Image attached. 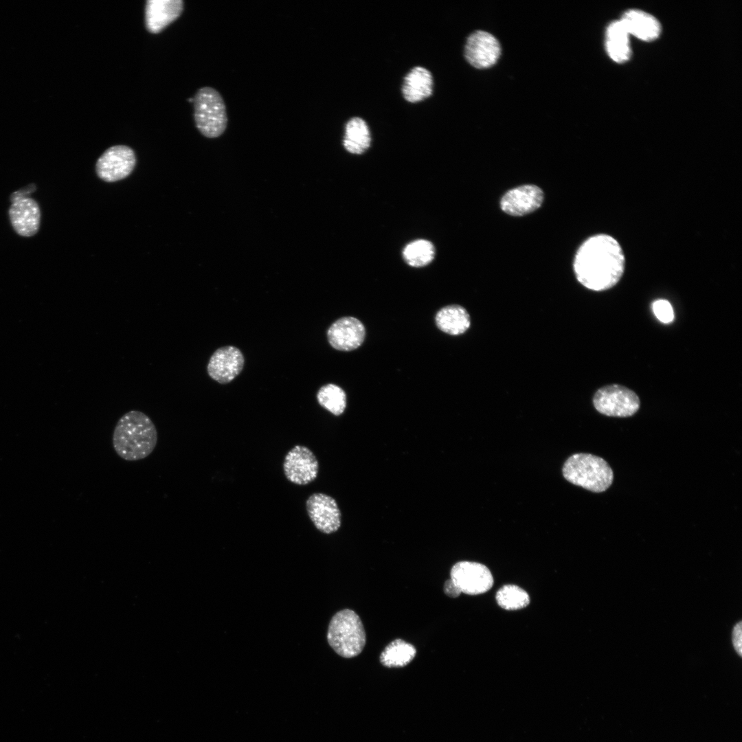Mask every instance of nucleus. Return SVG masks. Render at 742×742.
<instances>
[{"mask_svg":"<svg viewBox=\"0 0 742 742\" xmlns=\"http://www.w3.org/2000/svg\"><path fill=\"white\" fill-rule=\"evenodd\" d=\"M631 36L645 42L656 40L662 32L659 21L653 15L638 9L627 10L620 19Z\"/></svg>","mask_w":742,"mask_h":742,"instance_id":"obj_17","label":"nucleus"},{"mask_svg":"<svg viewBox=\"0 0 742 742\" xmlns=\"http://www.w3.org/2000/svg\"><path fill=\"white\" fill-rule=\"evenodd\" d=\"M655 317L662 323H671L674 319V312L670 302L666 300H657L653 303Z\"/></svg>","mask_w":742,"mask_h":742,"instance_id":"obj_26","label":"nucleus"},{"mask_svg":"<svg viewBox=\"0 0 742 742\" xmlns=\"http://www.w3.org/2000/svg\"><path fill=\"white\" fill-rule=\"evenodd\" d=\"M444 592L446 595L451 598H456L462 593L450 578L445 583Z\"/></svg>","mask_w":742,"mask_h":742,"instance_id":"obj_28","label":"nucleus"},{"mask_svg":"<svg viewBox=\"0 0 742 742\" xmlns=\"http://www.w3.org/2000/svg\"><path fill=\"white\" fill-rule=\"evenodd\" d=\"M371 137L366 122L360 117H352L347 122L343 144L352 154H362L370 145Z\"/></svg>","mask_w":742,"mask_h":742,"instance_id":"obj_21","label":"nucleus"},{"mask_svg":"<svg viewBox=\"0 0 742 742\" xmlns=\"http://www.w3.org/2000/svg\"><path fill=\"white\" fill-rule=\"evenodd\" d=\"M283 471L286 478L291 483L306 485L317 477L319 462L309 448L297 445L286 454Z\"/></svg>","mask_w":742,"mask_h":742,"instance_id":"obj_9","label":"nucleus"},{"mask_svg":"<svg viewBox=\"0 0 742 742\" xmlns=\"http://www.w3.org/2000/svg\"><path fill=\"white\" fill-rule=\"evenodd\" d=\"M496 601L504 609L517 610L527 607L530 597L522 588L515 585H505L497 592Z\"/></svg>","mask_w":742,"mask_h":742,"instance_id":"obj_25","label":"nucleus"},{"mask_svg":"<svg viewBox=\"0 0 742 742\" xmlns=\"http://www.w3.org/2000/svg\"><path fill=\"white\" fill-rule=\"evenodd\" d=\"M331 648L340 656L358 655L366 644V633L359 616L351 609L337 612L331 618L327 633Z\"/></svg>","mask_w":742,"mask_h":742,"instance_id":"obj_4","label":"nucleus"},{"mask_svg":"<svg viewBox=\"0 0 742 742\" xmlns=\"http://www.w3.org/2000/svg\"><path fill=\"white\" fill-rule=\"evenodd\" d=\"M11 224L17 234L32 236L38 229L41 213L38 203L30 198H24L12 203L9 210Z\"/></svg>","mask_w":742,"mask_h":742,"instance_id":"obj_16","label":"nucleus"},{"mask_svg":"<svg viewBox=\"0 0 742 742\" xmlns=\"http://www.w3.org/2000/svg\"><path fill=\"white\" fill-rule=\"evenodd\" d=\"M432 91V76L429 70L423 67H414L404 78L402 92L407 102H420L429 97Z\"/></svg>","mask_w":742,"mask_h":742,"instance_id":"obj_19","label":"nucleus"},{"mask_svg":"<svg viewBox=\"0 0 742 742\" xmlns=\"http://www.w3.org/2000/svg\"><path fill=\"white\" fill-rule=\"evenodd\" d=\"M416 654L415 647L401 640L391 642L380 655L381 663L387 667H402L407 665Z\"/></svg>","mask_w":742,"mask_h":742,"instance_id":"obj_22","label":"nucleus"},{"mask_svg":"<svg viewBox=\"0 0 742 742\" xmlns=\"http://www.w3.org/2000/svg\"><path fill=\"white\" fill-rule=\"evenodd\" d=\"M306 508L310 519L320 532L331 534L340 528L341 511L337 502L331 496L315 493L306 499Z\"/></svg>","mask_w":742,"mask_h":742,"instance_id":"obj_10","label":"nucleus"},{"mask_svg":"<svg viewBox=\"0 0 742 742\" xmlns=\"http://www.w3.org/2000/svg\"><path fill=\"white\" fill-rule=\"evenodd\" d=\"M194 120L196 128L205 137L216 138L226 130L227 115L221 94L214 88L203 87L193 98Z\"/></svg>","mask_w":742,"mask_h":742,"instance_id":"obj_5","label":"nucleus"},{"mask_svg":"<svg viewBox=\"0 0 742 742\" xmlns=\"http://www.w3.org/2000/svg\"><path fill=\"white\" fill-rule=\"evenodd\" d=\"M183 10L182 0H147L145 5V25L153 34H157L178 19Z\"/></svg>","mask_w":742,"mask_h":742,"instance_id":"obj_15","label":"nucleus"},{"mask_svg":"<svg viewBox=\"0 0 742 742\" xmlns=\"http://www.w3.org/2000/svg\"><path fill=\"white\" fill-rule=\"evenodd\" d=\"M244 357L241 351L233 346L217 349L211 356L207 370L209 376L225 384L232 381L242 371Z\"/></svg>","mask_w":742,"mask_h":742,"instance_id":"obj_13","label":"nucleus"},{"mask_svg":"<svg viewBox=\"0 0 742 742\" xmlns=\"http://www.w3.org/2000/svg\"><path fill=\"white\" fill-rule=\"evenodd\" d=\"M366 337V329L360 320L344 317L336 320L327 331L330 346L340 351H351L359 348Z\"/></svg>","mask_w":742,"mask_h":742,"instance_id":"obj_14","label":"nucleus"},{"mask_svg":"<svg viewBox=\"0 0 742 742\" xmlns=\"http://www.w3.org/2000/svg\"><path fill=\"white\" fill-rule=\"evenodd\" d=\"M622 249L612 236L600 234L585 240L573 262L577 280L585 287L602 291L615 286L625 271Z\"/></svg>","mask_w":742,"mask_h":742,"instance_id":"obj_1","label":"nucleus"},{"mask_svg":"<svg viewBox=\"0 0 742 742\" xmlns=\"http://www.w3.org/2000/svg\"><path fill=\"white\" fill-rule=\"evenodd\" d=\"M742 626L741 621L736 623L732 631V643L736 653L741 656L742 654Z\"/></svg>","mask_w":742,"mask_h":742,"instance_id":"obj_27","label":"nucleus"},{"mask_svg":"<svg viewBox=\"0 0 742 742\" xmlns=\"http://www.w3.org/2000/svg\"><path fill=\"white\" fill-rule=\"evenodd\" d=\"M157 440V431L152 420L142 412L131 410L116 423L112 442L120 458L137 461L146 458L154 451Z\"/></svg>","mask_w":742,"mask_h":742,"instance_id":"obj_2","label":"nucleus"},{"mask_svg":"<svg viewBox=\"0 0 742 742\" xmlns=\"http://www.w3.org/2000/svg\"><path fill=\"white\" fill-rule=\"evenodd\" d=\"M630 35L621 21H612L607 26L605 34V48L607 54L614 62L622 64L631 56L629 42Z\"/></svg>","mask_w":742,"mask_h":742,"instance_id":"obj_18","label":"nucleus"},{"mask_svg":"<svg viewBox=\"0 0 742 742\" xmlns=\"http://www.w3.org/2000/svg\"><path fill=\"white\" fill-rule=\"evenodd\" d=\"M593 404L600 414L613 417H628L635 414L640 406L638 396L633 390L612 384L598 389L594 395Z\"/></svg>","mask_w":742,"mask_h":742,"instance_id":"obj_6","label":"nucleus"},{"mask_svg":"<svg viewBox=\"0 0 742 742\" xmlns=\"http://www.w3.org/2000/svg\"><path fill=\"white\" fill-rule=\"evenodd\" d=\"M450 579L462 593L477 595L488 592L493 585V578L489 569L483 564L471 561H460L451 568Z\"/></svg>","mask_w":742,"mask_h":742,"instance_id":"obj_8","label":"nucleus"},{"mask_svg":"<svg viewBox=\"0 0 742 742\" xmlns=\"http://www.w3.org/2000/svg\"><path fill=\"white\" fill-rule=\"evenodd\" d=\"M35 189H36L35 186L34 184H31V185L28 186L27 188H23V189H21V190H19L17 192H15L11 196V200H12V203L17 201V200L22 199H24V198H27L26 195H27L28 194L32 192Z\"/></svg>","mask_w":742,"mask_h":742,"instance_id":"obj_29","label":"nucleus"},{"mask_svg":"<svg viewBox=\"0 0 742 742\" xmlns=\"http://www.w3.org/2000/svg\"><path fill=\"white\" fill-rule=\"evenodd\" d=\"M435 322L441 331L451 335H462L471 326V318L467 311L458 304L440 308L436 315Z\"/></svg>","mask_w":742,"mask_h":742,"instance_id":"obj_20","label":"nucleus"},{"mask_svg":"<svg viewBox=\"0 0 742 742\" xmlns=\"http://www.w3.org/2000/svg\"><path fill=\"white\" fill-rule=\"evenodd\" d=\"M563 475L569 482L585 489L601 493L612 484L614 473L602 458L590 453H575L565 462Z\"/></svg>","mask_w":742,"mask_h":742,"instance_id":"obj_3","label":"nucleus"},{"mask_svg":"<svg viewBox=\"0 0 742 742\" xmlns=\"http://www.w3.org/2000/svg\"><path fill=\"white\" fill-rule=\"evenodd\" d=\"M498 41L490 33L475 31L467 38L464 47V56L473 67L484 69L491 67L497 61L500 55Z\"/></svg>","mask_w":742,"mask_h":742,"instance_id":"obj_11","label":"nucleus"},{"mask_svg":"<svg viewBox=\"0 0 742 742\" xmlns=\"http://www.w3.org/2000/svg\"><path fill=\"white\" fill-rule=\"evenodd\" d=\"M543 201L542 190L535 185L526 184L506 192L501 199L500 206L505 213L521 216L539 208Z\"/></svg>","mask_w":742,"mask_h":742,"instance_id":"obj_12","label":"nucleus"},{"mask_svg":"<svg viewBox=\"0 0 742 742\" xmlns=\"http://www.w3.org/2000/svg\"><path fill=\"white\" fill-rule=\"evenodd\" d=\"M319 404L335 416H339L346 407V394L344 390L335 384L322 386L317 394Z\"/></svg>","mask_w":742,"mask_h":742,"instance_id":"obj_23","label":"nucleus"},{"mask_svg":"<svg viewBox=\"0 0 742 742\" xmlns=\"http://www.w3.org/2000/svg\"><path fill=\"white\" fill-rule=\"evenodd\" d=\"M136 163L135 153L125 145L107 148L98 158L95 169L98 176L106 182H114L128 177Z\"/></svg>","mask_w":742,"mask_h":742,"instance_id":"obj_7","label":"nucleus"},{"mask_svg":"<svg viewBox=\"0 0 742 742\" xmlns=\"http://www.w3.org/2000/svg\"><path fill=\"white\" fill-rule=\"evenodd\" d=\"M406 262L414 267H422L434 259L435 250L432 243L426 240H417L408 244L403 250Z\"/></svg>","mask_w":742,"mask_h":742,"instance_id":"obj_24","label":"nucleus"}]
</instances>
